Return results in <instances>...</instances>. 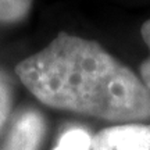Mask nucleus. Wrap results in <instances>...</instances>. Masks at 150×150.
I'll return each mask as SVG.
<instances>
[{
	"mask_svg": "<svg viewBox=\"0 0 150 150\" xmlns=\"http://www.w3.org/2000/svg\"><path fill=\"white\" fill-rule=\"evenodd\" d=\"M92 150H150V125L129 122L104 128L92 139Z\"/></svg>",
	"mask_w": 150,
	"mask_h": 150,
	"instance_id": "2",
	"label": "nucleus"
},
{
	"mask_svg": "<svg viewBox=\"0 0 150 150\" xmlns=\"http://www.w3.org/2000/svg\"><path fill=\"white\" fill-rule=\"evenodd\" d=\"M8 111H10V93L7 86L0 82V128L6 122Z\"/></svg>",
	"mask_w": 150,
	"mask_h": 150,
	"instance_id": "7",
	"label": "nucleus"
},
{
	"mask_svg": "<svg viewBox=\"0 0 150 150\" xmlns=\"http://www.w3.org/2000/svg\"><path fill=\"white\" fill-rule=\"evenodd\" d=\"M45 124L35 111H28L17 120L11 129L4 150H38L43 136Z\"/></svg>",
	"mask_w": 150,
	"mask_h": 150,
	"instance_id": "3",
	"label": "nucleus"
},
{
	"mask_svg": "<svg viewBox=\"0 0 150 150\" xmlns=\"http://www.w3.org/2000/svg\"><path fill=\"white\" fill-rule=\"evenodd\" d=\"M140 33H142V38H143V42L146 43V46L149 49V57L140 64L139 74H140V81L143 82V85L150 92V20L143 22V25L140 28Z\"/></svg>",
	"mask_w": 150,
	"mask_h": 150,
	"instance_id": "6",
	"label": "nucleus"
},
{
	"mask_svg": "<svg viewBox=\"0 0 150 150\" xmlns=\"http://www.w3.org/2000/svg\"><path fill=\"white\" fill-rule=\"evenodd\" d=\"M92 138L82 128H72L60 138L54 150H91Z\"/></svg>",
	"mask_w": 150,
	"mask_h": 150,
	"instance_id": "4",
	"label": "nucleus"
},
{
	"mask_svg": "<svg viewBox=\"0 0 150 150\" xmlns=\"http://www.w3.org/2000/svg\"><path fill=\"white\" fill-rule=\"evenodd\" d=\"M32 0H0V21L17 22L28 14Z\"/></svg>",
	"mask_w": 150,
	"mask_h": 150,
	"instance_id": "5",
	"label": "nucleus"
},
{
	"mask_svg": "<svg viewBox=\"0 0 150 150\" xmlns=\"http://www.w3.org/2000/svg\"><path fill=\"white\" fill-rule=\"evenodd\" d=\"M16 72L53 108L115 122L150 120V92L140 76L95 40L60 32Z\"/></svg>",
	"mask_w": 150,
	"mask_h": 150,
	"instance_id": "1",
	"label": "nucleus"
}]
</instances>
